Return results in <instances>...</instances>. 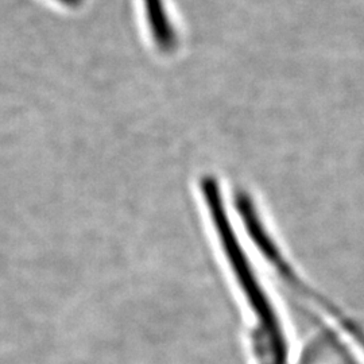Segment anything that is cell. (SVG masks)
Returning <instances> with one entry per match:
<instances>
[{
	"label": "cell",
	"instance_id": "cell-1",
	"mask_svg": "<svg viewBox=\"0 0 364 364\" xmlns=\"http://www.w3.org/2000/svg\"><path fill=\"white\" fill-rule=\"evenodd\" d=\"M144 10L147 14V21L150 23V30L156 46L164 50L170 52L176 46V33L168 19V15L164 7L162 0H144Z\"/></svg>",
	"mask_w": 364,
	"mask_h": 364
},
{
	"label": "cell",
	"instance_id": "cell-2",
	"mask_svg": "<svg viewBox=\"0 0 364 364\" xmlns=\"http://www.w3.org/2000/svg\"><path fill=\"white\" fill-rule=\"evenodd\" d=\"M58 1L64 3V4H66V6L75 7V6H78V4H80V1H81V0H58Z\"/></svg>",
	"mask_w": 364,
	"mask_h": 364
}]
</instances>
